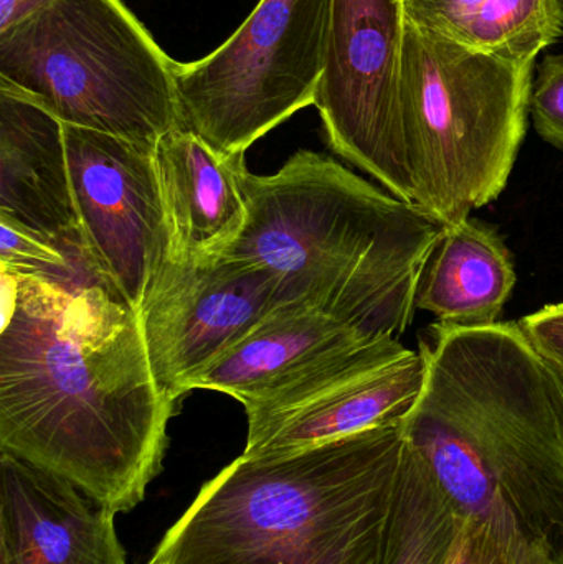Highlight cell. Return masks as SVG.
<instances>
[{
    "label": "cell",
    "instance_id": "17",
    "mask_svg": "<svg viewBox=\"0 0 563 564\" xmlns=\"http://www.w3.org/2000/svg\"><path fill=\"white\" fill-rule=\"evenodd\" d=\"M407 22L466 48L519 63L563 35L561 0H403Z\"/></svg>",
    "mask_w": 563,
    "mask_h": 564
},
{
    "label": "cell",
    "instance_id": "10",
    "mask_svg": "<svg viewBox=\"0 0 563 564\" xmlns=\"http://www.w3.org/2000/svg\"><path fill=\"white\" fill-rule=\"evenodd\" d=\"M280 305L278 280L243 258L167 260L138 308L159 391L177 406L220 355Z\"/></svg>",
    "mask_w": 563,
    "mask_h": 564
},
{
    "label": "cell",
    "instance_id": "21",
    "mask_svg": "<svg viewBox=\"0 0 563 564\" xmlns=\"http://www.w3.org/2000/svg\"><path fill=\"white\" fill-rule=\"evenodd\" d=\"M529 112L538 134L563 151V55H548L538 66Z\"/></svg>",
    "mask_w": 563,
    "mask_h": 564
},
{
    "label": "cell",
    "instance_id": "11",
    "mask_svg": "<svg viewBox=\"0 0 563 564\" xmlns=\"http://www.w3.org/2000/svg\"><path fill=\"white\" fill-rule=\"evenodd\" d=\"M65 139L89 263L138 311L171 248L155 144L66 124Z\"/></svg>",
    "mask_w": 563,
    "mask_h": 564
},
{
    "label": "cell",
    "instance_id": "5",
    "mask_svg": "<svg viewBox=\"0 0 563 564\" xmlns=\"http://www.w3.org/2000/svg\"><path fill=\"white\" fill-rule=\"evenodd\" d=\"M534 66L405 20L399 111L407 169L416 207L443 227L469 218L508 185L528 131Z\"/></svg>",
    "mask_w": 563,
    "mask_h": 564
},
{
    "label": "cell",
    "instance_id": "2",
    "mask_svg": "<svg viewBox=\"0 0 563 564\" xmlns=\"http://www.w3.org/2000/svg\"><path fill=\"white\" fill-rule=\"evenodd\" d=\"M243 188L247 225L224 257L271 271L280 305H311L370 335L405 334L443 225L313 151L277 174L245 172Z\"/></svg>",
    "mask_w": 563,
    "mask_h": 564
},
{
    "label": "cell",
    "instance_id": "27",
    "mask_svg": "<svg viewBox=\"0 0 563 564\" xmlns=\"http://www.w3.org/2000/svg\"><path fill=\"white\" fill-rule=\"evenodd\" d=\"M561 3H562V9H563V0H561Z\"/></svg>",
    "mask_w": 563,
    "mask_h": 564
},
{
    "label": "cell",
    "instance_id": "19",
    "mask_svg": "<svg viewBox=\"0 0 563 564\" xmlns=\"http://www.w3.org/2000/svg\"><path fill=\"white\" fill-rule=\"evenodd\" d=\"M0 268L46 280H69L93 271L88 257H69L22 225L0 217Z\"/></svg>",
    "mask_w": 563,
    "mask_h": 564
},
{
    "label": "cell",
    "instance_id": "16",
    "mask_svg": "<svg viewBox=\"0 0 563 564\" xmlns=\"http://www.w3.org/2000/svg\"><path fill=\"white\" fill-rule=\"evenodd\" d=\"M515 263L498 231L465 218L443 227L416 292V311L450 327H491L515 291Z\"/></svg>",
    "mask_w": 563,
    "mask_h": 564
},
{
    "label": "cell",
    "instance_id": "4",
    "mask_svg": "<svg viewBox=\"0 0 563 564\" xmlns=\"http://www.w3.org/2000/svg\"><path fill=\"white\" fill-rule=\"evenodd\" d=\"M422 398L450 424L511 525L563 564V381L521 325L436 322Z\"/></svg>",
    "mask_w": 563,
    "mask_h": 564
},
{
    "label": "cell",
    "instance_id": "14",
    "mask_svg": "<svg viewBox=\"0 0 563 564\" xmlns=\"http://www.w3.org/2000/svg\"><path fill=\"white\" fill-rule=\"evenodd\" d=\"M155 169L169 260L201 263L224 257L248 220L245 154H220L178 124L155 144Z\"/></svg>",
    "mask_w": 563,
    "mask_h": 564
},
{
    "label": "cell",
    "instance_id": "24",
    "mask_svg": "<svg viewBox=\"0 0 563 564\" xmlns=\"http://www.w3.org/2000/svg\"><path fill=\"white\" fill-rule=\"evenodd\" d=\"M0 564H13L7 550L0 549Z\"/></svg>",
    "mask_w": 563,
    "mask_h": 564
},
{
    "label": "cell",
    "instance_id": "3",
    "mask_svg": "<svg viewBox=\"0 0 563 564\" xmlns=\"http://www.w3.org/2000/svg\"><path fill=\"white\" fill-rule=\"evenodd\" d=\"M402 420L280 456L241 454L154 555L165 564H380Z\"/></svg>",
    "mask_w": 563,
    "mask_h": 564
},
{
    "label": "cell",
    "instance_id": "26",
    "mask_svg": "<svg viewBox=\"0 0 563 564\" xmlns=\"http://www.w3.org/2000/svg\"><path fill=\"white\" fill-rule=\"evenodd\" d=\"M555 371H557V370H555ZM557 373H559V371H557ZM559 377H561V378H562V381H563V375H562V373H559Z\"/></svg>",
    "mask_w": 563,
    "mask_h": 564
},
{
    "label": "cell",
    "instance_id": "23",
    "mask_svg": "<svg viewBox=\"0 0 563 564\" xmlns=\"http://www.w3.org/2000/svg\"><path fill=\"white\" fill-rule=\"evenodd\" d=\"M48 2L50 0H0V33L12 29Z\"/></svg>",
    "mask_w": 563,
    "mask_h": 564
},
{
    "label": "cell",
    "instance_id": "22",
    "mask_svg": "<svg viewBox=\"0 0 563 564\" xmlns=\"http://www.w3.org/2000/svg\"><path fill=\"white\" fill-rule=\"evenodd\" d=\"M519 325L539 355L563 375V302L545 305Z\"/></svg>",
    "mask_w": 563,
    "mask_h": 564
},
{
    "label": "cell",
    "instance_id": "8",
    "mask_svg": "<svg viewBox=\"0 0 563 564\" xmlns=\"http://www.w3.org/2000/svg\"><path fill=\"white\" fill-rule=\"evenodd\" d=\"M425 380L422 350H410L390 335L364 338L243 404L248 417L243 454L296 453L403 420Z\"/></svg>",
    "mask_w": 563,
    "mask_h": 564
},
{
    "label": "cell",
    "instance_id": "18",
    "mask_svg": "<svg viewBox=\"0 0 563 564\" xmlns=\"http://www.w3.org/2000/svg\"><path fill=\"white\" fill-rule=\"evenodd\" d=\"M462 525L452 500L405 441L380 564H450Z\"/></svg>",
    "mask_w": 563,
    "mask_h": 564
},
{
    "label": "cell",
    "instance_id": "20",
    "mask_svg": "<svg viewBox=\"0 0 563 564\" xmlns=\"http://www.w3.org/2000/svg\"><path fill=\"white\" fill-rule=\"evenodd\" d=\"M450 564H555L521 536L479 520H463Z\"/></svg>",
    "mask_w": 563,
    "mask_h": 564
},
{
    "label": "cell",
    "instance_id": "25",
    "mask_svg": "<svg viewBox=\"0 0 563 564\" xmlns=\"http://www.w3.org/2000/svg\"><path fill=\"white\" fill-rule=\"evenodd\" d=\"M148 564H165V563L162 562V560L159 558V556L152 555L151 562H149Z\"/></svg>",
    "mask_w": 563,
    "mask_h": 564
},
{
    "label": "cell",
    "instance_id": "1",
    "mask_svg": "<svg viewBox=\"0 0 563 564\" xmlns=\"http://www.w3.org/2000/svg\"><path fill=\"white\" fill-rule=\"evenodd\" d=\"M2 274L0 453L126 513L162 469L175 404L159 391L138 311L83 271Z\"/></svg>",
    "mask_w": 563,
    "mask_h": 564
},
{
    "label": "cell",
    "instance_id": "13",
    "mask_svg": "<svg viewBox=\"0 0 563 564\" xmlns=\"http://www.w3.org/2000/svg\"><path fill=\"white\" fill-rule=\"evenodd\" d=\"M0 217L69 257H88L73 197L65 124L32 99L6 89H0Z\"/></svg>",
    "mask_w": 563,
    "mask_h": 564
},
{
    "label": "cell",
    "instance_id": "9",
    "mask_svg": "<svg viewBox=\"0 0 563 564\" xmlns=\"http://www.w3.org/2000/svg\"><path fill=\"white\" fill-rule=\"evenodd\" d=\"M403 0H331V48L316 106L340 158L415 205L400 129Z\"/></svg>",
    "mask_w": 563,
    "mask_h": 564
},
{
    "label": "cell",
    "instance_id": "7",
    "mask_svg": "<svg viewBox=\"0 0 563 564\" xmlns=\"http://www.w3.org/2000/svg\"><path fill=\"white\" fill-rule=\"evenodd\" d=\"M331 48V0H260L210 55L174 65L181 126L220 154H245L314 106Z\"/></svg>",
    "mask_w": 563,
    "mask_h": 564
},
{
    "label": "cell",
    "instance_id": "6",
    "mask_svg": "<svg viewBox=\"0 0 563 564\" xmlns=\"http://www.w3.org/2000/svg\"><path fill=\"white\" fill-rule=\"evenodd\" d=\"M174 65L121 0H50L0 33V89L149 144L181 124Z\"/></svg>",
    "mask_w": 563,
    "mask_h": 564
},
{
    "label": "cell",
    "instance_id": "15",
    "mask_svg": "<svg viewBox=\"0 0 563 564\" xmlns=\"http://www.w3.org/2000/svg\"><path fill=\"white\" fill-rule=\"evenodd\" d=\"M367 337L373 335L311 305H280L198 375L192 390L220 391L247 404Z\"/></svg>",
    "mask_w": 563,
    "mask_h": 564
},
{
    "label": "cell",
    "instance_id": "12",
    "mask_svg": "<svg viewBox=\"0 0 563 564\" xmlns=\"http://www.w3.org/2000/svg\"><path fill=\"white\" fill-rule=\"evenodd\" d=\"M0 549L13 564H128L115 513L69 480L0 453Z\"/></svg>",
    "mask_w": 563,
    "mask_h": 564
}]
</instances>
